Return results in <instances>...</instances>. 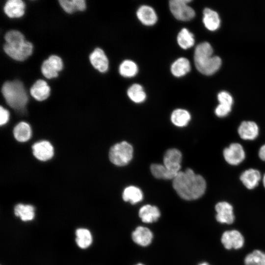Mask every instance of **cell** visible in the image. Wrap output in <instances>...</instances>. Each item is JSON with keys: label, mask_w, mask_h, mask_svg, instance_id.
Returning a JSON list of instances; mask_svg holds the SVG:
<instances>
[{"label": "cell", "mask_w": 265, "mask_h": 265, "mask_svg": "<svg viewBox=\"0 0 265 265\" xmlns=\"http://www.w3.org/2000/svg\"><path fill=\"white\" fill-rule=\"evenodd\" d=\"M206 186L204 178L190 168L180 171L173 180L174 189L181 198L187 200L201 197L206 191Z\"/></svg>", "instance_id": "cell-1"}, {"label": "cell", "mask_w": 265, "mask_h": 265, "mask_svg": "<svg viewBox=\"0 0 265 265\" xmlns=\"http://www.w3.org/2000/svg\"><path fill=\"white\" fill-rule=\"evenodd\" d=\"M6 41L3 49L5 53L17 61H23L31 55L33 46L25 39L24 35L17 30H10L5 35Z\"/></svg>", "instance_id": "cell-2"}, {"label": "cell", "mask_w": 265, "mask_h": 265, "mask_svg": "<svg viewBox=\"0 0 265 265\" xmlns=\"http://www.w3.org/2000/svg\"><path fill=\"white\" fill-rule=\"evenodd\" d=\"M212 48L208 42L198 44L195 49L194 60L195 67L204 75L213 74L221 66L220 58L212 56Z\"/></svg>", "instance_id": "cell-3"}, {"label": "cell", "mask_w": 265, "mask_h": 265, "mask_svg": "<svg viewBox=\"0 0 265 265\" xmlns=\"http://www.w3.org/2000/svg\"><path fill=\"white\" fill-rule=\"evenodd\" d=\"M1 92L11 107L19 111L25 109L28 98L21 82L18 80L5 82L2 85Z\"/></svg>", "instance_id": "cell-4"}, {"label": "cell", "mask_w": 265, "mask_h": 265, "mask_svg": "<svg viewBox=\"0 0 265 265\" xmlns=\"http://www.w3.org/2000/svg\"><path fill=\"white\" fill-rule=\"evenodd\" d=\"M133 156V148L126 141H123L114 145L109 152L110 161L117 166L127 164Z\"/></svg>", "instance_id": "cell-5"}, {"label": "cell", "mask_w": 265, "mask_h": 265, "mask_svg": "<svg viewBox=\"0 0 265 265\" xmlns=\"http://www.w3.org/2000/svg\"><path fill=\"white\" fill-rule=\"evenodd\" d=\"M190 1V0H171L169 1L170 11L177 19L187 21L194 17V10L188 5Z\"/></svg>", "instance_id": "cell-6"}, {"label": "cell", "mask_w": 265, "mask_h": 265, "mask_svg": "<svg viewBox=\"0 0 265 265\" xmlns=\"http://www.w3.org/2000/svg\"><path fill=\"white\" fill-rule=\"evenodd\" d=\"M223 155L225 161L232 165H237L241 163L245 158L243 147L238 143H231L223 150Z\"/></svg>", "instance_id": "cell-7"}, {"label": "cell", "mask_w": 265, "mask_h": 265, "mask_svg": "<svg viewBox=\"0 0 265 265\" xmlns=\"http://www.w3.org/2000/svg\"><path fill=\"white\" fill-rule=\"evenodd\" d=\"M63 68V63L58 56L53 55L48 59L45 60L41 66L43 75L48 79L55 78L58 76V72Z\"/></svg>", "instance_id": "cell-8"}, {"label": "cell", "mask_w": 265, "mask_h": 265, "mask_svg": "<svg viewBox=\"0 0 265 265\" xmlns=\"http://www.w3.org/2000/svg\"><path fill=\"white\" fill-rule=\"evenodd\" d=\"M221 242L227 249L241 248L244 244V238L241 234L236 230L227 231L221 237Z\"/></svg>", "instance_id": "cell-9"}, {"label": "cell", "mask_w": 265, "mask_h": 265, "mask_svg": "<svg viewBox=\"0 0 265 265\" xmlns=\"http://www.w3.org/2000/svg\"><path fill=\"white\" fill-rule=\"evenodd\" d=\"M216 212V219L221 223L230 224L233 223L235 216L232 206L227 202L217 203L215 207Z\"/></svg>", "instance_id": "cell-10"}, {"label": "cell", "mask_w": 265, "mask_h": 265, "mask_svg": "<svg viewBox=\"0 0 265 265\" xmlns=\"http://www.w3.org/2000/svg\"><path fill=\"white\" fill-rule=\"evenodd\" d=\"M182 154L177 149H170L165 153L163 157V165L169 170L176 173L180 172Z\"/></svg>", "instance_id": "cell-11"}, {"label": "cell", "mask_w": 265, "mask_h": 265, "mask_svg": "<svg viewBox=\"0 0 265 265\" xmlns=\"http://www.w3.org/2000/svg\"><path fill=\"white\" fill-rule=\"evenodd\" d=\"M32 148L33 155L40 160H48L53 156V148L48 141L37 142L33 145Z\"/></svg>", "instance_id": "cell-12"}, {"label": "cell", "mask_w": 265, "mask_h": 265, "mask_svg": "<svg viewBox=\"0 0 265 265\" xmlns=\"http://www.w3.org/2000/svg\"><path fill=\"white\" fill-rule=\"evenodd\" d=\"M238 132L241 138L253 140L257 137L259 133L258 125L253 121H243L239 126Z\"/></svg>", "instance_id": "cell-13"}, {"label": "cell", "mask_w": 265, "mask_h": 265, "mask_svg": "<svg viewBox=\"0 0 265 265\" xmlns=\"http://www.w3.org/2000/svg\"><path fill=\"white\" fill-rule=\"evenodd\" d=\"M261 179V174L257 169L250 168L243 171L240 176V180L243 185L249 189L255 188Z\"/></svg>", "instance_id": "cell-14"}, {"label": "cell", "mask_w": 265, "mask_h": 265, "mask_svg": "<svg viewBox=\"0 0 265 265\" xmlns=\"http://www.w3.org/2000/svg\"><path fill=\"white\" fill-rule=\"evenodd\" d=\"M90 60L93 66L100 72H106L108 68V60L104 51L96 49L90 54Z\"/></svg>", "instance_id": "cell-15"}, {"label": "cell", "mask_w": 265, "mask_h": 265, "mask_svg": "<svg viewBox=\"0 0 265 265\" xmlns=\"http://www.w3.org/2000/svg\"><path fill=\"white\" fill-rule=\"evenodd\" d=\"M139 20L146 26H152L157 21V15L154 9L148 5L140 6L136 12Z\"/></svg>", "instance_id": "cell-16"}, {"label": "cell", "mask_w": 265, "mask_h": 265, "mask_svg": "<svg viewBox=\"0 0 265 265\" xmlns=\"http://www.w3.org/2000/svg\"><path fill=\"white\" fill-rule=\"evenodd\" d=\"M132 239L136 244L143 246L148 245L151 242L153 235L147 228L137 227L132 233Z\"/></svg>", "instance_id": "cell-17"}, {"label": "cell", "mask_w": 265, "mask_h": 265, "mask_svg": "<svg viewBox=\"0 0 265 265\" xmlns=\"http://www.w3.org/2000/svg\"><path fill=\"white\" fill-rule=\"evenodd\" d=\"M25 4L21 0H9L4 7L5 14L10 18H19L25 13Z\"/></svg>", "instance_id": "cell-18"}, {"label": "cell", "mask_w": 265, "mask_h": 265, "mask_svg": "<svg viewBox=\"0 0 265 265\" xmlns=\"http://www.w3.org/2000/svg\"><path fill=\"white\" fill-rule=\"evenodd\" d=\"M30 92L34 99L41 101L46 100L49 96L50 88L45 81L39 80L32 86Z\"/></svg>", "instance_id": "cell-19"}, {"label": "cell", "mask_w": 265, "mask_h": 265, "mask_svg": "<svg viewBox=\"0 0 265 265\" xmlns=\"http://www.w3.org/2000/svg\"><path fill=\"white\" fill-rule=\"evenodd\" d=\"M138 214L143 222L152 223L158 220L160 213L157 207L146 205L140 209Z\"/></svg>", "instance_id": "cell-20"}, {"label": "cell", "mask_w": 265, "mask_h": 265, "mask_svg": "<svg viewBox=\"0 0 265 265\" xmlns=\"http://www.w3.org/2000/svg\"><path fill=\"white\" fill-rule=\"evenodd\" d=\"M203 21L205 27L211 31L216 30L220 23L217 12L208 8L204 10Z\"/></svg>", "instance_id": "cell-21"}, {"label": "cell", "mask_w": 265, "mask_h": 265, "mask_svg": "<svg viewBox=\"0 0 265 265\" xmlns=\"http://www.w3.org/2000/svg\"><path fill=\"white\" fill-rule=\"evenodd\" d=\"M190 70L189 60L185 57H181L176 60L171 65V72L176 77H182Z\"/></svg>", "instance_id": "cell-22"}, {"label": "cell", "mask_w": 265, "mask_h": 265, "mask_svg": "<svg viewBox=\"0 0 265 265\" xmlns=\"http://www.w3.org/2000/svg\"><path fill=\"white\" fill-rule=\"evenodd\" d=\"M13 134L15 138L18 141L26 142L31 137V128L27 123L21 122L15 127Z\"/></svg>", "instance_id": "cell-23"}, {"label": "cell", "mask_w": 265, "mask_h": 265, "mask_svg": "<svg viewBox=\"0 0 265 265\" xmlns=\"http://www.w3.org/2000/svg\"><path fill=\"white\" fill-rule=\"evenodd\" d=\"M122 197L125 201L130 202L131 204H134L142 200L143 194L139 188L131 186L125 188Z\"/></svg>", "instance_id": "cell-24"}, {"label": "cell", "mask_w": 265, "mask_h": 265, "mask_svg": "<svg viewBox=\"0 0 265 265\" xmlns=\"http://www.w3.org/2000/svg\"><path fill=\"white\" fill-rule=\"evenodd\" d=\"M14 213L24 221L31 220L35 216L34 208L30 205L18 204L14 208Z\"/></svg>", "instance_id": "cell-25"}, {"label": "cell", "mask_w": 265, "mask_h": 265, "mask_svg": "<svg viewBox=\"0 0 265 265\" xmlns=\"http://www.w3.org/2000/svg\"><path fill=\"white\" fill-rule=\"evenodd\" d=\"M152 175L158 179H174L178 173L171 171L164 165L153 164L150 167Z\"/></svg>", "instance_id": "cell-26"}, {"label": "cell", "mask_w": 265, "mask_h": 265, "mask_svg": "<svg viewBox=\"0 0 265 265\" xmlns=\"http://www.w3.org/2000/svg\"><path fill=\"white\" fill-rule=\"evenodd\" d=\"M191 118L190 113L183 109H177L173 111L171 115L172 122L178 127L185 126Z\"/></svg>", "instance_id": "cell-27"}, {"label": "cell", "mask_w": 265, "mask_h": 265, "mask_svg": "<svg viewBox=\"0 0 265 265\" xmlns=\"http://www.w3.org/2000/svg\"><path fill=\"white\" fill-rule=\"evenodd\" d=\"M59 2L64 11L68 13H72L76 11H83L86 8L84 0H60Z\"/></svg>", "instance_id": "cell-28"}, {"label": "cell", "mask_w": 265, "mask_h": 265, "mask_svg": "<svg viewBox=\"0 0 265 265\" xmlns=\"http://www.w3.org/2000/svg\"><path fill=\"white\" fill-rule=\"evenodd\" d=\"M76 241L78 245L81 248L88 247L92 241V235L90 231L85 228H79L76 231Z\"/></svg>", "instance_id": "cell-29"}, {"label": "cell", "mask_w": 265, "mask_h": 265, "mask_svg": "<svg viewBox=\"0 0 265 265\" xmlns=\"http://www.w3.org/2000/svg\"><path fill=\"white\" fill-rule=\"evenodd\" d=\"M177 42L181 48L187 49L194 44V36L187 29L184 28L178 33Z\"/></svg>", "instance_id": "cell-30"}, {"label": "cell", "mask_w": 265, "mask_h": 265, "mask_svg": "<svg viewBox=\"0 0 265 265\" xmlns=\"http://www.w3.org/2000/svg\"><path fill=\"white\" fill-rule=\"evenodd\" d=\"M129 98L133 102L140 103L146 99V93L141 85L135 83L131 86L127 91Z\"/></svg>", "instance_id": "cell-31"}, {"label": "cell", "mask_w": 265, "mask_h": 265, "mask_svg": "<svg viewBox=\"0 0 265 265\" xmlns=\"http://www.w3.org/2000/svg\"><path fill=\"white\" fill-rule=\"evenodd\" d=\"M119 71L120 75L124 77L131 78L136 75L138 67L132 60H125L119 66Z\"/></svg>", "instance_id": "cell-32"}, {"label": "cell", "mask_w": 265, "mask_h": 265, "mask_svg": "<svg viewBox=\"0 0 265 265\" xmlns=\"http://www.w3.org/2000/svg\"><path fill=\"white\" fill-rule=\"evenodd\" d=\"M245 265H265V253L255 250L244 259Z\"/></svg>", "instance_id": "cell-33"}, {"label": "cell", "mask_w": 265, "mask_h": 265, "mask_svg": "<svg viewBox=\"0 0 265 265\" xmlns=\"http://www.w3.org/2000/svg\"><path fill=\"white\" fill-rule=\"evenodd\" d=\"M219 104L232 106L233 100L232 96L226 91H221L217 95Z\"/></svg>", "instance_id": "cell-34"}, {"label": "cell", "mask_w": 265, "mask_h": 265, "mask_svg": "<svg viewBox=\"0 0 265 265\" xmlns=\"http://www.w3.org/2000/svg\"><path fill=\"white\" fill-rule=\"evenodd\" d=\"M232 106L219 104L215 109V115L219 117H225L231 112Z\"/></svg>", "instance_id": "cell-35"}, {"label": "cell", "mask_w": 265, "mask_h": 265, "mask_svg": "<svg viewBox=\"0 0 265 265\" xmlns=\"http://www.w3.org/2000/svg\"><path fill=\"white\" fill-rule=\"evenodd\" d=\"M9 113L8 110L2 106L0 108V124L5 125L9 120Z\"/></svg>", "instance_id": "cell-36"}, {"label": "cell", "mask_w": 265, "mask_h": 265, "mask_svg": "<svg viewBox=\"0 0 265 265\" xmlns=\"http://www.w3.org/2000/svg\"><path fill=\"white\" fill-rule=\"evenodd\" d=\"M258 154L260 159L263 161H265V144H264L261 147Z\"/></svg>", "instance_id": "cell-37"}, {"label": "cell", "mask_w": 265, "mask_h": 265, "mask_svg": "<svg viewBox=\"0 0 265 265\" xmlns=\"http://www.w3.org/2000/svg\"><path fill=\"white\" fill-rule=\"evenodd\" d=\"M263 185L265 188V174L264 175L263 178Z\"/></svg>", "instance_id": "cell-38"}, {"label": "cell", "mask_w": 265, "mask_h": 265, "mask_svg": "<svg viewBox=\"0 0 265 265\" xmlns=\"http://www.w3.org/2000/svg\"><path fill=\"white\" fill-rule=\"evenodd\" d=\"M199 265H209V264L207 263H202L200 264Z\"/></svg>", "instance_id": "cell-39"}, {"label": "cell", "mask_w": 265, "mask_h": 265, "mask_svg": "<svg viewBox=\"0 0 265 265\" xmlns=\"http://www.w3.org/2000/svg\"><path fill=\"white\" fill-rule=\"evenodd\" d=\"M142 265V264H138V265Z\"/></svg>", "instance_id": "cell-40"}]
</instances>
